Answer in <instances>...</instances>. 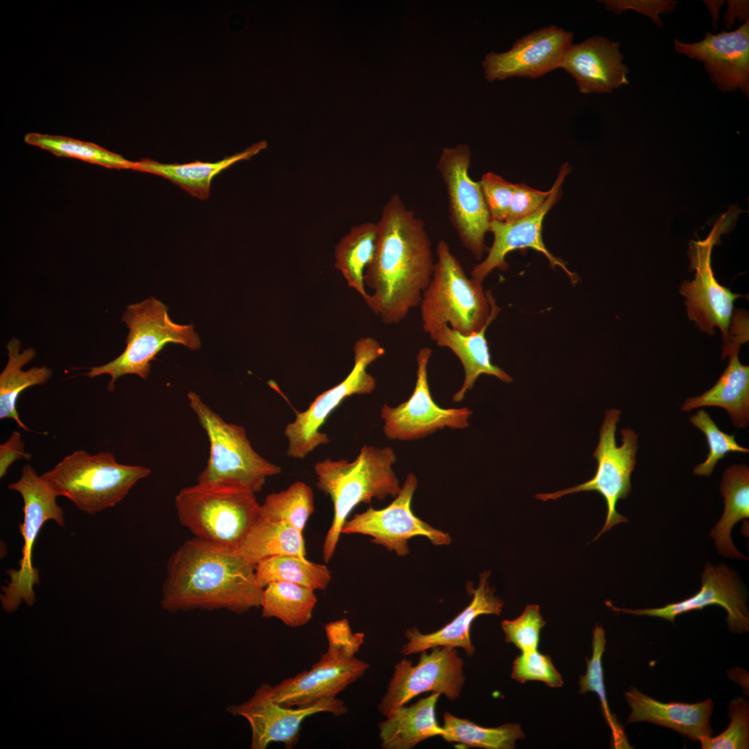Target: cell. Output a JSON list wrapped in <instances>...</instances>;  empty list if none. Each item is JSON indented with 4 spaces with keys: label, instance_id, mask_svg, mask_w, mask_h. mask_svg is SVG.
I'll return each instance as SVG.
<instances>
[{
    "label": "cell",
    "instance_id": "37",
    "mask_svg": "<svg viewBox=\"0 0 749 749\" xmlns=\"http://www.w3.org/2000/svg\"><path fill=\"white\" fill-rule=\"evenodd\" d=\"M24 141L59 157L79 159L109 169L134 171L135 166V162L129 161L95 144L70 137L30 132L25 135Z\"/></svg>",
    "mask_w": 749,
    "mask_h": 749
},
{
    "label": "cell",
    "instance_id": "51",
    "mask_svg": "<svg viewBox=\"0 0 749 749\" xmlns=\"http://www.w3.org/2000/svg\"><path fill=\"white\" fill-rule=\"evenodd\" d=\"M710 11L713 17V25L716 28V22L719 17L720 8L723 5L724 1H703Z\"/></svg>",
    "mask_w": 749,
    "mask_h": 749
},
{
    "label": "cell",
    "instance_id": "31",
    "mask_svg": "<svg viewBox=\"0 0 749 749\" xmlns=\"http://www.w3.org/2000/svg\"><path fill=\"white\" fill-rule=\"evenodd\" d=\"M724 500L723 513L712 529L717 551L730 558L748 559L734 545L731 538L733 526L749 517V467L746 465H732L725 470L720 485Z\"/></svg>",
    "mask_w": 749,
    "mask_h": 749
},
{
    "label": "cell",
    "instance_id": "23",
    "mask_svg": "<svg viewBox=\"0 0 749 749\" xmlns=\"http://www.w3.org/2000/svg\"><path fill=\"white\" fill-rule=\"evenodd\" d=\"M619 48V42L599 35L572 43L559 69L574 78L580 93H611L629 83L626 75L630 70L623 62Z\"/></svg>",
    "mask_w": 749,
    "mask_h": 749
},
{
    "label": "cell",
    "instance_id": "47",
    "mask_svg": "<svg viewBox=\"0 0 749 749\" xmlns=\"http://www.w3.org/2000/svg\"><path fill=\"white\" fill-rule=\"evenodd\" d=\"M328 640L327 650L332 651H347L356 654L363 643L364 634L353 633L346 619H341L325 625Z\"/></svg>",
    "mask_w": 749,
    "mask_h": 749
},
{
    "label": "cell",
    "instance_id": "3",
    "mask_svg": "<svg viewBox=\"0 0 749 749\" xmlns=\"http://www.w3.org/2000/svg\"><path fill=\"white\" fill-rule=\"evenodd\" d=\"M395 461L391 447L363 445L352 461L325 458L314 465L317 487L334 503L333 520L323 543L325 562L333 557L343 526L356 506L397 495L401 487L392 467Z\"/></svg>",
    "mask_w": 749,
    "mask_h": 749
},
{
    "label": "cell",
    "instance_id": "36",
    "mask_svg": "<svg viewBox=\"0 0 749 749\" xmlns=\"http://www.w3.org/2000/svg\"><path fill=\"white\" fill-rule=\"evenodd\" d=\"M443 733L447 742H456L467 747L486 749H512L524 734L518 723H505L497 728H483L448 712L443 715Z\"/></svg>",
    "mask_w": 749,
    "mask_h": 749
},
{
    "label": "cell",
    "instance_id": "2",
    "mask_svg": "<svg viewBox=\"0 0 749 749\" xmlns=\"http://www.w3.org/2000/svg\"><path fill=\"white\" fill-rule=\"evenodd\" d=\"M255 567L235 549L193 537L169 560L162 607L169 612L225 609L235 613L260 607L264 588Z\"/></svg>",
    "mask_w": 749,
    "mask_h": 749
},
{
    "label": "cell",
    "instance_id": "10",
    "mask_svg": "<svg viewBox=\"0 0 749 749\" xmlns=\"http://www.w3.org/2000/svg\"><path fill=\"white\" fill-rule=\"evenodd\" d=\"M8 488L18 492L24 501V520L19 525L24 542L22 557L19 569L8 571L10 580L6 586L1 587L0 596L2 608L11 613L22 602L28 606L35 602L33 586L39 583L40 578L37 569L32 563L33 547L46 521L52 519L60 526H64V513L56 503L57 494L28 463L23 467L19 479L10 483Z\"/></svg>",
    "mask_w": 749,
    "mask_h": 749
},
{
    "label": "cell",
    "instance_id": "48",
    "mask_svg": "<svg viewBox=\"0 0 749 749\" xmlns=\"http://www.w3.org/2000/svg\"><path fill=\"white\" fill-rule=\"evenodd\" d=\"M748 340V317L746 312L738 310L732 314L729 329V340L723 346L722 358L729 356L732 352L739 350L741 345Z\"/></svg>",
    "mask_w": 749,
    "mask_h": 749
},
{
    "label": "cell",
    "instance_id": "32",
    "mask_svg": "<svg viewBox=\"0 0 749 749\" xmlns=\"http://www.w3.org/2000/svg\"><path fill=\"white\" fill-rule=\"evenodd\" d=\"M236 550L255 566L273 556L306 557L302 532L284 522L270 521L260 515Z\"/></svg>",
    "mask_w": 749,
    "mask_h": 749
},
{
    "label": "cell",
    "instance_id": "38",
    "mask_svg": "<svg viewBox=\"0 0 749 749\" xmlns=\"http://www.w3.org/2000/svg\"><path fill=\"white\" fill-rule=\"evenodd\" d=\"M313 511V491L302 481L268 494L259 507L260 516L270 521L284 522L301 532Z\"/></svg>",
    "mask_w": 749,
    "mask_h": 749
},
{
    "label": "cell",
    "instance_id": "16",
    "mask_svg": "<svg viewBox=\"0 0 749 749\" xmlns=\"http://www.w3.org/2000/svg\"><path fill=\"white\" fill-rule=\"evenodd\" d=\"M417 480L409 473L395 500L387 507L369 508L345 522L341 533L363 534L372 537L371 542L394 551L399 556L409 553L408 540L417 535L429 538L434 545H448L450 535L436 529L413 513L411 508Z\"/></svg>",
    "mask_w": 749,
    "mask_h": 749
},
{
    "label": "cell",
    "instance_id": "43",
    "mask_svg": "<svg viewBox=\"0 0 749 749\" xmlns=\"http://www.w3.org/2000/svg\"><path fill=\"white\" fill-rule=\"evenodd\" d=\"M511 678L521 683L528 680L544 682L551 687H560L563 681L549 655L537 649L522 652L513 662Z\"/></svg>",
    "mask_w": 749,
    "mask_h": 749
},
{
    "label": "cell",
    "instance_id": "19",
    "mask_svg": "<svg viewBox=\"0 0 749 749\" xmlns=\"http://www.w3.org/2000/svg\"><path fill=\"white\" fill-rule=\"evenodd\" d=\"M370 665L347 651H327L310 669L272 686L273 698L287 707H305L334 698L360 678Z\"/></svg>",
    "mask_w": 749,
    "mask_h": 749
},
{
    "label": "cell",
    "instance_id": "33",
    "mask_svg": "<svg viewBox=\"0 0 749 749\" xmlns=\"http://www.w3.org/2000/svg\"><path fill=\"white\" fill-rule=\"evenodd\" d=\"M378 238L377 223L365 222L352 227L335 247V267L364 300L368 296L364 274L374 257Z\"/></svg>",
    "mask_w": 749,
    "mask_h": 749
},
{
    "label": "cell",
    "instance_id": "40",
    "mask_svg": "<svg viewBox=\"0 0 749 749\" xmlns=\"http://www.w3.org/2000/svg\"><path fill=\"white\" fill-rule=\"evenodd\" d=\"M690 422L705 435L709 453L706 460L696 465L694 474L697 476H709L718 461L730 452L748 453V448L740 446L735 440L734 435H729L717 427L709 413L704 409L699 410L689 417Z\"/></svg>",
    "mask_w": 749,
    "mask_h": 749
},
{
    "label": "cell",
    "instance_id": "7",
    "mask_svg": "<svg viewBox=\"0 0 749 749\" xmlns=\"http://www.w3.org/2000/svg\"><path fill=\"white\" fill-rule=\"evenodd\" d=\"M168 309L166 304L153 296L127 306L121 317L129 330L126 349L112 361L90 368L86 375L89 378L110 375L107 390L112 391L116 380L125 374H137L146 379L151 361L169 343L198 350L201 341L193 325L173 322Z\"/></svg>",
    "mask_w": 749,
    "mask_h": 749
},
{
    "label": "cell",
    "instance_id": "4",
    "mask_svg": "<svg viewBox=\"0 0 749 749\" xmlns=\"http://www.w3.org/2000/svg\"><path fill=\"white\" fill-rule=\"evenodd\" d=\"M436 252L433 273L419 305L424 332L433 339L446 325L463 334L479 331L500 308L482 282L467 276L445 241L437 243Z\"/></svg>",
    "mask_w": 749,
    "mask_h": 749
},
{
    "label": "cell",
    "instance_id": "49",
    "mask_svg": "<svg viewBox=\"0 0 749 749\" xmlns=\"http://www.w3.org/2000/svg\"><path fill=\"white\" fill-rule=\"evenodd\" d=\"M31 455L25 451L24 443L18 431H13L10 438L0 445V477H3L12 463L22 458L29 460Z\"/></svg>",
    "mask_w": 749,
    "mask_h": 749
},
{
    "label": "cell",
    "instance_id": "21",
    "mask_svg": "<svg viewBox=\"0 0 749 749\" xmlns=\"http://www.w3.org/2000/svg\"><path fill=\"white\" fill-rule=\"evenodd\" d=\"M701 578V588L696 594L662 608L631 610L616 608L610 601L605 604L616 612L660 617L671 622L683 613L718 605L728 613L726 621L730 631L748 632L749 612L746 593L735 574L725 564L714 566L707 562Z\"/></svg>",
    "mask_w": 749,
    "mask_h": 749
},
{
    "label": "cell",
    "instance_id": "26",
    "mask_svg": "<svg viewBox=\"0 0 749 749\" xmlns=\"http://www.w3.org/2000/svg\"><path fill=\"white\" fill-rule=\"evenodd\" d=\"M441 694L436 692L419 699L409 707L395 709L379 723L381 747L384 749H411L433 737L441 736L443 728L435 716L436 702Z\"/></svg>",
    "mask_w": 749,
    "mask_h": 749
},
{
    "label": "cell",
    "instance_id": "42",
    "mask_svg": "<svg viewBox=\"0 0 749 749\" xmlns=\"http://www.w3.org/2000/svg\"><path fill=\"white\" fill-rule=\"evenodd\" d=\"M546 622L537 605H529L513 620L501 622L506 642L513 644L522 652L537 649L541 629Z\"/></svg>",
    "mask_w": 749,
    "mask_h": 749
},
{
    "label": "cell",
    "instance_id": "1",
    "mask_svg": "<svg viewBox=\"0 0 749 749\" xmlns=\"http://www.w3.org/2000/svg\"><path fill=\"white\" fill-rule=\"evenodd\" d=\"M377 224V246L364 274L373 293L364 301L383 323L397 324L419 307L436 261L424 221L398 193L385 203Z\"/></svg>",
    "mask_w": 749,
    "mask_h": 749
},
{
    "label": "cell",
    "instance_id": "30",
    "mask_svg": "<svg viewBox=\"0 0 749 749\" xmlns=\"http://www.w3.org/2000/svg\"><path fill=\"white\" fill-rule=\"evenodd\" d=\"M21 348V342L15 337L6 345L8 361L0 374V419H12L20 428L30 431L19 418L17 401L25 389L46 383L53 371L45 365L23 370V366L35 359L36 352L33 347L20 352Z\"/></svg>",
    "mask_w": 749,
    "mask_h": 749
},
{
    "label": "cell",
    "instance_id": "46",
    "mask_svg": "<svg viewBox=\"0 0 749 749\" xmlns=\"http://www.w3.org/2000/svg\"><path fill=\"white\" fill-rule=\"evenodd\" d=\"M605 8L619 15L626 10H634L650 17L659 26H663L660 14H668L673 11L678 3L676 1L665 0H604L599 1Z\"/></svg>",
    "mask_w": 749,
    "mask_h": 749
},
{
    "label": "cell",
    "instance_id": "50",
    "mask_svg": "<svg viewBox=\"0 0 749 749\" xmlns=\"http://www.w3.org/2000/svg\"><path fill=\"white\" fill-rule=\"evenodd\" d=\"M723 18L726 28L728 29L733 26L736 18L739 19V22L743 19L745 21L749 19L748 1H728V8L723 15Z\"/></svg>",
    "mask_w": 749,
    "mask_h": 749
},
{
    "label": "cell",
    "instance_id": "28",
    "mask_svg": "<svg viewBox=\"0 0 749 749\" xmlns=\"http://www.w3.org/2000/svg\"><path fill=\"white\" fill-rule=\"evenodd\" d=\"M739 351L732 352L729 363L715 385L702 395L684 401L681 411L702 406L725 409L733 425L746 429L749 424V366L741 363Z\"/></svg>",
    "mask_w": 749,
    "mask_h": 749
},
{
    "label": "cell",
    "instance_id": "35",
    "mask_svg": "<svg viewBox=\"0 0 749 749\" xmlns=\"http://www.w3.org/2000/svg\"><path fill=\"white\" fill-rule=\"evenodd\" d=\"M255 571L256 580L262 588L270 583L284 581L313 590H325L331 580L327 566L293 555L273 556L261 560L255 565Z\"/></svg>",
    "mask_w": 749,
    "mask_h": 749
},
{
    "label": "cell",
    "instance_id": "24",
    "mask_svg": "<svg viewBox=\"0 0 749 749\" xmlns=\"http://www.w3.org/2000/svg\"><path fill=\"white\" fill-rule=\"evenodd\" d=\"M490 575V571L481 573L478 588L471 589L473 595L471 603L449 623L429 634L421 633L417 628L406 630L405 637L408 642L402 647L401 653L408 655L434 647L449 646L462 648L468 657H472L475 652L470 637L473 621L481 614L499 615L503 606V601L494 595L489 585Z\"/></svg>",
    "mask_w": 749,
    "mask_h": 749
},
{
    "label": "cell",
    "instance_id": "20",
    "mask_svg": "<svg viewBox=\"0 0 749 749\" xmlns=\"http://www.w3.org/2000/svg\"><path fill=\"white\" fill-rule=\"evenodd\" d=\"M569 171L570 167L567 163L561 166L557 178L550 189L549 196L544 204L533 214L510 222L491 221L489 232H492L494 236L492 245L488 249L485 258L473 267L471 270L472 277L483 282L494 269L506 270L508 265L506 261V257L510 252L531 248L545 255L552 268H562L571 280L575 282L576 277L574 273L567 269L561 260L552 255L546 249L542 236L544 218L559 200L562 184Z\"/></svg>",
    "mask_w": 749,
    "mask_h": 749
},
{
    "label": "cell",
    "instance_id": "17",
    "mask_svg": "<svg viewBox=\"0 0 749 749\" xmlns=\"http://www.w3.org/2000/svg\"><path fill=\"white\" fill-rule=\"evenodd\" d=\"M432 354L429 347L421 348L416 356L417 372L414 390L407 401L397 406L385 404L381 410L383 431L390 440H411L424 438L448 427H468L472 412L467 407L443 408L433 401L429 386L427 366Z\"/></svg>",
    "mask_w": 749,
    "mask_h": 749
},
{
    "label": "cell",
    "instance_id": "9",
    "mask_svg": "<svg viewBox=\"0 0 749 749\" xmlns=\"http://www.w3.org/2000/svg\"><path fill=\"white\" fill-rule=\"evenodd\" d=\"M354 365L344 380L319 395L304 411L296 412L284 434L287 439L286 454L304 459L317 447L327 444V435L321 427L330 413L347 397L368 395L376 388L375 379L368 366L385 354L384 348L372 337H362L354 345Z\"/></svg>",
    "mask_w": 749,
    "mask_h": 749
},
{
    "label": "cell",
    "instance_id": "39",
    "mask_svg": "<svg viewBox=\"0 0 749 749\" xmlns=\"http://www.w3.org/2000/svg\"><path fill=\"white\" fill-rule=\"evenodd\" d=\"M605 643V630L601 626L596 623L593 631L592 655L590 659H586V673L580 677L579 693L583 694L587 691H593L598 695L603 714L612 730L614 748H630L623 729L611 714L606 699L602 666V656Z\"/></svg>",
    "mask_w": 749,
    "mask_h": 749
},
{
    "label": "cell",
    "instance_id": "27",
    "mask_svg": "<svg viewBox=\"0 0 749 749\" xmlns=\"http://www.w3.org/2000/svg\"><path fill=\"white\" fill-rule=\"evenodd\" d=\"M493 320H490L478 332L463 334L447 325L443 326L434 336L433 341L439 347L449 348L462 363L465 377L463 385L454 395L453 401L461 402L468 390L482 374L492 375L505 383L513 378L501 368L491 362L485 331Z\"/></svg>",
    "mask_w": 749,
    "mask_h": 749
},
{
    "label": "cell",
    "instance_id": "6",
    "mask_svg": "<svg viewBox=\"0 0 749 749\" xmlns=\"http://www.w3.org/2000/svg\"><path fill=\"white\" fill-rule=\"evenodd\" d=\"M175 507L194 537L237 549L259 516L260 504L247 488L198 482L179 492Z\"/></svg>",
    "mask_w": 749,
    "mask_h": 749
},
{
    "label": "cell",
    "instance_id": "5",
    "mask_svg": "<svg viewBox=\"0 0 749 749\" xmlns=\"http://www.w3.org/2000/svg\"><path fill=\"white\" fill-rule=\"evenodd\" d=\"M150 474L146 467L118 463L110 452L89 454L78 449L40 476L58 497L93 515L114 506Z\"/></svg>",
    "mask_w": 749,
    "mask_h": 749
},
{
    "label": "cell",
    "instance_id": "11",
    "mask_svg": "<svg viewBox=\"0 0 749 749\" xmlns=\"http://www.w3.org/2000/svg\"><path fill=\"white\" fill-rule=\"evenodd\" d=\"M621 413V411L616 408L605 412L600 429L599 441L593 454L598 463L593 478L574 487L535 496L545 501L579 492H599L605 500L607 516L604 526L594 540L614 526L628 522L626 517L617 513L616 505L619 499H626L631 491L630 476L636 465L638 436L630 429H623L621 430L622 443L620 446L617 445L615 433Z\"/></svg>",
    "mask_w": 749,
    "mask_h": 749
},
{
    "label": "cell",
    "instance_id": "12",
    "mask_svg": "<svg viewBox=\"0 0 749 749\" xmlns=\"http://www.w3.org/2000/svg\"><path fill=\"white\" fill-rule=\"evenodd\" d=\"M472 153L466 144L444 148L436 167L445 185L449 221L463 246L477 260L488 248L491 218L479 182L469 175Z\"/></svg>",
    "mask_w": 749,
    "mask_h": 749
},
{
    "label": "cell",
    "instance_id": "29",
    "mask_svg": "<svg viewBox=\"0 0 749 749\" xmlns=\"http://www.w3.org/2000/svg\"><path fill=\"white\" fill-rule=\"evenodd\" d=\"M267 147L265 141L252 144L242 152L216 162L196 161L187 164H163L149 159L135 162L134 171L155 174L166 178L189 193L206 200L209 197L212 179L219 173L241 160H248Z\"/></svg>",
    "mask_w": 749,
    "mask_h": 749
},
{
    "label": "cell",
    "instance_id": "45",
    "mask_svg": "<svg viewBox=\"0 0 749 749\" xmlns=\"http://www.w3.org/2000/svg\"><path fill=\"white\" fill-rule=\"evenodd\" d=\"M550 190L542 191L523 184H515L513 199L506 222L526 217L537 211L549 196Z\"/></svg>",
    "mask_w": 749,
    "mask_h": 749
},
{
    "label": "cell",
    "instance_id": "22",
    "mask_svg": "<svg viewBox=\"0 0 749 749\" xmlns=\"http://www.w3.org/2000/svg\"><path fill=\"white\" fill-rule=\"evenodd\" d=\"M675 49L700 61L711 81L723 92L740 89L749 96V19L736 31L705 32L703 40L685 43L674 39Z\"/></svg>",
    "mask_w": 749,
    "mask_h": 749
},
{
    "label": "cell",
    "instance_id": "8",
    "mask_svg": "<svg viewBox=\"0 0 749 749\" xmlns=\"http://www.w3.org/2000/svg\"><path fill=\"white\" fill-rule=\"evenodd\" d=\"M187 397L210 445L209 457L198 475V483L236 485L257 493L268 477L281 472V467L255 451L243 427L224 421L194 392Z\"/></svg>",
    "mask_w": 749,
    "mask_h": 749
},
{
    "label": "cell",
    "instance_id": "13",
    "mask_svg": "<svg viewBox=\"0 0 749 749\" xmlns=\"http://www.w3.org/2000/svg\"><path fill=\"white\" fill-rule=\"evenodd\" d=\"M421 652L418 663L400 660L394 668L387 690L378 705L385 717L416 696L432 691L454 700L460 696L465 677L463 661L455 648L438 646Z\"/></svg>",
    "mask_w": 749,
    "mask_h": 749
},
{
    "label": "cell",
    "instance_id": "15",
    "mask_svg": "<svg viewBox=\"0 0 749 749\" xmlns=\"http://www.w3.org/2000/svg\"><path fill=\"white\" fill-rule=\"evenodd\" d=\"M271 687L264 683L248 700L227 707L231 714L249 723L252 749H266L274 742L292 748L298 742L302 723L308 716L321 712L338 716L347 712L344 701L336 697L305 707L284 706L273 698Z\"/></svg>",
    "mask_w": 749,
    "mask_h": 749
},
{
    "label": "cell",
    "instance_id": "41",
    "mask_svg": "<svg viewBox=\"0 0 749 749\" xmlns=\"http://www.w3.org/2000/svg\"><path fill=\"white\" fill-rule=\"evenodd\" d=\"M730 723L717 737L702 741L703 749H748L749 748V705L748 700L737 697L728 705Z\"/></svg>",
    "mask_w": 749,
    "mask_h": 749
},
{
    "label": "cell",
    "instance_id": "14",
    "mask_svg": "<svg viewBox=\"0 0 749 749\" xmlns=\"http://www.w3.org/2000/svg\"><path fill=\"white\" fill-rule=\"evenodd\" d=\"M721 234L716 223L705 240L690 241L688 250L690 269L695 270L696 274L692 281L685 280L681 284L679 291L686 299L685 303L689 320L709 335L715 334V327L719 328L724 345L729 340L734 302L742 295L721 285L712 271V251Z\"/></svg>",
    "mask_w": 749,
    "mask_h": 749
},
{
    "label": "cell",
    "instance_id": "44",
    "mask_svg": "<svg viewBox=\"0 0 749 749\" xmlns=\"http://www.w3.org/2000/svg\"><path fill=\"white\" fill-rule=\"evenodd\" d=\"M479 182L492 221H505L515 184L491 171L484 173Z\"/></svg>",
    "mask_w": 749,
    "mask_h": 749
},
{
    "label": "cell",
    "instance_id": "34",
    "mask_svg": "<svg viewBox=\"0 0 749 749\" xmlns=\"http://www.w3.org/2000/svg\"><path fill=\"white\" fill-rule=\"evenodd\" d=\"M314 592L295 583H270L263 589L260 605L262 616L278 619L291 628L304 626L311 620L317 602Z\"/></svg>",
    "mask_w": 749,
    "mask_h": 749
},
{
    "label": "cell",
    "instance_id": "18",
    "mask_svg": "<svg viewBox=\"0 0 749 749\" xmlns=\"http://www.w3.org/2000/svg\"><path fill=\"white\" fill-rule=\"evenodd\" d=\"M574 33L554 25L543 27L517 40L503 53L490 52L482 62L488 82L508 78H540L559 69L572 44Z\"/></svg>",
    "mask_w": 749,
    "mask_h": 749
},
{
    "label": "cell",
    "instance_id": "25",
    "mask_svg": "<svg viewBox=\"0 0 749 749\" xmlns=\"http://www.w3.org/2000/svg\"><path fill=\"white\" fill-rule=\"evenodd\" d=\"M624 694L631 708L627 723L651 722L700 742L712 736L709 718L714 704L711 699L693 704L664 703L644 694L635 687Z\"/></svg>",
    "mask_w": 749,
    "mask_h": 749
}]
</instances>
